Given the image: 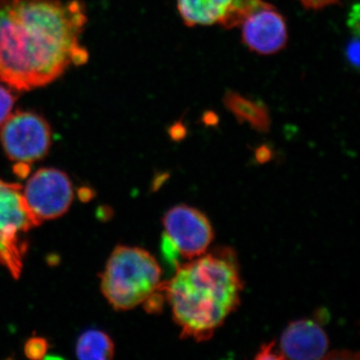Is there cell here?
Returning a JSON list of instances; mask_svg holds the SVG:
<instances>
[{
  "instance_id": "cell-1",
  "label": "cell",
  "mask_w": 360,
  "mask_h": 360,
  "mask_svg": "<svg viewBox=\"0 0 360 360\" xmlns=\"http://www.w3.org/2000/svg\"><path fill=\"white\" fill-rule=\"evenodd\" d=\"M86 23L80 0H0V82L30 91L85 65Z\"/></svg>"
},
{
  "instance_id": "cell-2",
  "label": "cell",
  "mask_w": 360,
  "mask_h": 360,
  "mask_svg": "<svg viewBox=\"0 0 360 360\" xmlns=\"http://www.w3.org/2000/svg\"><path fill=\"white\" fill-rule=\"evenodd\" d=\"M162 290L181 338L210 340L240 304L243 281L236 251L215 248L179 265Z\"/></svg>"
},
{
  "instance_id": "cell-3",
  "label": "cell",
  "mask_w": 360,
  "mask_h": 360,
  "mask_svg": "<svg viewBox=\"0 0 360 360\" xmlns=\"http://www.w3.org/2000/svg\"><path fill=\"white\" fill-rule=\"evenodd\" d=\"M161 269L148 251L117 246L111 253L101 277V290L116 310L139 307L160 290Z\"/></svg>"
},
{
  "instance_id": "cell-4",
  "label": "cell",
  "mask_w": 360,
  "mask_h": 360,
  "mask_svg": "<svg viewBox=\"0 0 360 360\" xmlns=\"http://www.w3.org/2000/svg\"><path fill=\"white\" fill-rule=\"evenodd\" d=\"M23 198L22 187L0 179V264L18 278L27 251L26 234L39 225Z\"/></svg>"
},
{
  "instance_id": "cell-5",
  "label": "cell",
  "mask_w": 360,
  "mask_h": 360,
  "mask_svg": "<svg viewBox=\"0 0 360 360\" xmlns=\"http://www.w3.org/2000/svg\"><path fill=\"white\" fill-rule=\"evenodd\" d=\"M0 127V141L4 153L18 165H30L49 153L51 127L39 113L18 110L11 113Z\"/></svg>"
},
{
  "instance_id": "cell-6",
  "label": "cell",
  "mask_w": 360,
  "mask_h": 360,
  "mask_svg": "<svg viewBox=\"0 0 360 360\" xmlns=\"http://www.w3.org/2000/svg\"><path fill=\"white\" fill-rule=\"evenodd\" d=\"M162 222L165 238L186 260L205 255L214 239L210 219L193 206H174L165 213Z\"/></svg>"
},
{
  "instance_id": "cell-7",
  "label": "cell",
  "mask_w": 360,
  "mask_h": 360,
  "mask_svg": "<svg viewBox=\"0 0 360 360\" xmlns=\"http://www.w3.org/2000/svg\"><path fill=\"white\" fill-rule=\"evenodd\" d=\"M28 210L40 224L65 214L73 201L70 177L56 168H42L28 179L22 191Z\"/></svg>"
},
{
  "instance_id": "cell-8",
  "label": "cell",
  "mask_w": 360,
  "mask_h": 360,
  "mask_svg": "<svg viewBox=\"0 0 360 360\" xmlns=\"http://www.w3.org/2000/svg\"><path fill=\"white\" fill-rule=\"evenodd\" d=\"M240 26L243 44L260 56L276 54L288 44L285 18L272 4H267L251 13Z\"/></svg>"
},
{
  "instance_id": "cell-9",
  "label": "cell",
  "mask_w": 360,
  "mask_h": 360,
  "mask_svg": "<svg viewBox=\"0 0 360 360\" xmlns=\"http://www.w3.org/2000/svg\"><path fill=\"white\" fill-rule=\"evenodd\" d=\"M328 347V336L319 322L300 319L284 329L279 350L283 359L312 360L326 359Z\"/></svg>"
},
{
  "instance_id": "cell-10",
  "label": "cell",
  "mask_w": 360,
  "mask_h": 360,
  "mask_svg": "<svg viewBox=\"0 0 360 360\" xmlns=\"http://www.w3.org/2000/svg\"><path fill=\"white\" fill-rule=\"evenodd\" d=\"M225 108L240 123H248L258 132L269 131L271 118L267 106L262 101H252L236 91L224 94Z\"/></svg>"
},
{
  "instance_id": "cell-11",
  "label": "cell",
  "mask_w": 360,
  "mask_h": 360,
  "mask_svg": "<svg viewBox=\"0 0 360 360\" xmlns=\"http://www.w3.org/2000/svg\"><path fill=\"white\" fill-rule=\"evenodd\" d=\"M232 0H177V11L184 25L189 27L219 23Z\"/></svg>"
},
{
  "instance_id": "cell-12",
  "label": "cell",
  "mask_w": 360,
  "mask_h": 360,
  "mask_svg": "<svg viewBox=\"0 0 360 360\" xmlns=\"http://www.w3.org/2000/svg\"><path fill=\"white\" fill-rule=\"evenodd\" d=\"M75 352L79 359L108 360L115 354V345L106 333L91 329L78 338Z\"/></svg>"
},
{
  "instance_id": "cell-13",
  "label": "cell",
  "mask_w": 360,
  "mask_h": 360,
  "mask_svg": "<svg viewBox=\"0 0 360 360\" xmlns=\"http://www.w3.org/2000/svg\"><path fill=\"white\" fill-rule=\"evenodd\" d=\"M267 4L264 0H232L219 25L225 30L238 27L251 13Z\"/></svg>"
},
{
  "instance_id": "cell-14",
  "label": "cell",
  "mask_w": 360,
  "mask_h": 360,
  "mask_svg": "<svg viewBox=\"0 0 360 360\" xmlns=\"http://www.w3.org/2000/svg\"><path fill=\"white\" fill-rule=\"evenodd\" d=\"M16 97L11 87L0 84V127L13 113Z\"/></svg>"
},
{
  "instance_id": "cell-15",
  "label": "cell",
  "mask_w": 360,
  "mask_h": 360,
  "mask_svg": "<svg viewBox=\"0 0 360 360\" xmlns=\"http://www.w3.org/2000/svg\"><path fill=\"white\" fill-rule=\"evenodd\" d=\"M47 347L49 345L44 338H32L25 343V352L28 359H40L46 354Z\"/></svg>"
},
{
  "instance_id": "cell-16",
  "label": "cell",
  "mask_w": 360,
  "mask_h": 360,
  "mask_svg": "<svg viewBox=\"0 0 360 360\" xmlns=\"http://www.w3.org/2000/svg\"><path fill=\"white\" fill-rule=\"evenodd\" d=\"M255 359H283V356L276 343L269 342L262 345L258 354L255 355Z\"/></svg>"
},
{
  "instance_id": "cell-17",
  "label": "cell",
  "mask_w": 360,
  "mask_h": 360,
  "mask_svg": "<svg viewBox=\"0 0 360 360\" xmlns=\"http://www.w3.org/2000/svg\"><path fill=\"white\" fill-rule=\"evenodd\" d=\"M298 1H300L305 8L312 9V11H319V9H323L326 8V7L338 4L340 0H298Z\"/></svg>"
},
{
  "instance_id": "cell-18",
  "label": "cell",
  "mask_w": 360,
  "mask_h": 360,
  "mask_svg": "<svg viewBox=\"0 0 360 360\" xmlns=\"http://www.w3.org/2000/svg\"><path fill=\"white\" fill-rule=\"evenodd\" d=\"M347 58L349 63L355 68H359V40L355 39L354 41L350 42L347 46Z\"/></svg>"
}]
</instances>
